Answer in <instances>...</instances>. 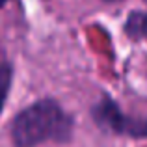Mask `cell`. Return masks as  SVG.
I'll return each instance as SVG.
<instances>
[{
    "instance_id": "4",
    "label": "cell",
    "mask_w": 147,
    "mask_h": 147,
    "mask_svg": "<svg viewBox=\"0 0 147 147\" xmlns=\"http://www.w3.org/2000/svg\"><path fill=\"white\" fill-rule=\"evenodd\" d=\"M11 80H13V67L6 60V54L0 49V114L4 110V104L7 100V93L11 88Z\"/></svg>"
},
{
    "instance_id": "3",
    "label": "cell",
    "mask_w": 147,
    "mask_h": 147,
    "mask_svg": "<svg viewBox=\"0 0 147 147\" xmlns=\"http://www.w3.org/2000/svg\"><path fill=\"white\" fill-rule=\"evenodd\" d=\"M127 36L134 39H147V11H132L125 22Z\"/></svg>"
},
{
    "instance_id": "1",
    "label": "cell",
    "mask_w": 147,
    "mask_h": 147,
    "mask_svg": "<svg viewBox=\"0 0 147 147\" xmlns=\"http://www.w3.org/2000/svg\"><path fill=\"white\" fill-rule=\"evenodd\" d=\"M73 119L52 99H41L24 108L11 123L15 147H37L45 142H69Z\"/></svg>"
},
{
    "instance_id": "2",
    "label": "cell",
    "mask_w": 147,
    "mask_h": 147,
    "mask_svg": "<svg viewBox=\"0 0 147 147\" xmlns=\"http://www.w3.org/2000/svg\"><path fill=\"white\" fill-rule=\"evenodd\" d=\"M93 119L99 127L115 134H125L132 138H147V117H132L121 112L117 102L104 95L97 100L91 110Z\"/></svg>"
},
{
    "instance_id": "6",
    "label": "cell",
    "mask_w": 147,
    "mask_h": 147,
    "mask_svg": "<svg viewBox=\"0 0 147 147\" xmlns=\"http://www.w3.org/2000/svg\"><path fill=\"white\" fill-rule=\"evenodd\" d=\"M104 2H119V0H104Z\"/></svg>"
},
{
    "instance_id": "5",
    "label": "cell",
    "mask_w": 147,
    "mask_h": 147,
    "mask_svg": "<svg viewBox=\"0 0 147 147\" xmlns=\"http://www.w3.org/2000/svg\"><path fill=\"white\" fill-rule=\"evenodd\" d=\"M6 2H7V0H0V7H2V6H4Z\"/></svg>"
}]
</instances>
